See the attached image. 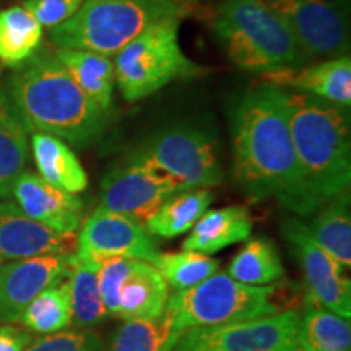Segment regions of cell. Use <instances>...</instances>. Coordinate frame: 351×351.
<instances>
[{
	"mask_svg": "<svg viewBox=\"0 0 351 351\" xmlns=\"http://www.w3.org/2000/svg\"><path fill=\"white\" fill-rule=\"evenodd\" d=\"M232 176L252 202L274 197L285 208L306 217L282 88L262 82L241 98L232 114Z\"/></svg>",
	"mask_w": 351,
	"mask_h": 351,
	"instance_id": "6da1fadb",
	"label": "cell"
},
{
	"mask_svg": "<svg viewBox=\"0 0 351 351\" xmlns=\"http://www.w3.org/2000/svg\"><path fill=\"white\" fill-rule=\"evenodd\" d=\"M8 96L28 132H43L78 148L98 142L108 127L99 109L49 52H36L16 67Z\"/></svg>",
	"mask_w": 351,
	"mask_h": 351,
	"instance_id": "7a4b0ae2",
	"label": "cell"
},
{
	"mask_svg": "<svg viewBox=\"0 0 351 351\" xmlns=\"http://www.w3.org/2000/svg\"><path fill=\"white\" fill-rule=\"evenodd\" d=\"M287 103L306 217H309L350 191V108L300 91H287Z\"/></svg>",
	"mask_w": 351,
	"mask_h": 351,
	"instance_id": "3957f363",
	"label": "cell"
},
{
	"mask_svg": "<svg viewBox=\"0 0 351 351\" xmlns=\"http://www.w3.org/2000/svg\"><path fill=\"white\" fill-rule=\"evenodd\" d=\"M212 28L231 62L247 72L295 69L307 60L291 29L265 0H225Z\"/></svg>",
	"mask_w": 351,
	"mask_h": 351,
	"instance_id": "277c9868",
	"label": "cell"
},
{
	"mask_svg": "<svg viewBox=\"0 0 351 351\" xmlns=\"http://www.w3.org/2000/svg\"><path fill=\"white\" fill-rule=\"evenodd\" d=\"M184 12L181 3L156 0H85L75 15L51 29V41L59 49L111 57L148 26L161 20H181Z\"/></svg>",
	"mask_w": 351,
	"mask_h": 351,
	"instance_id": "5b68a950",
	"label": "cell"
},
{
	"mask_svg": "<svg viewBox=\"0 0 351 351\" xmlns=\"http://www.w3.org/2000/svg\"><path fill=\"white\" fill-rule=\"evenodd\" d=\"M116 83L127 103H135L176 80L205 73L184 54L179 44V20L169 19L148 26L114 59Z\"/></svg>",
	"mask_w": 351,
	"mask_h": 351,
	"instance_id": "8992f818",
	"label": "cell"
},
{
	"mask_svg": "<svg viewBox=\"0 0 351 351\" xmlns=\"http://www.w3.org/2000/svg\"><path fill=\"white\" fill-rule=\"evenodd\" d=\"M125 160L158 171L186 191L215 187L225 181L217 135L191 122L158 130Z\"/></svg>",
	"mask_w": 351,
	"mask_h": 351,
	"instance_id": "52a82bcc",
	"label": "cell"
},
{
	"mask_svg": "<svg viewBox=\"0 0 351 351\" xmlns=\"http://www.w3.org/2000/svg\"><path fill=\"white\" fill-rule=\"evenodd\" d=\"M275 293L276 287H251L217 271L197 287L169 295L166 309L184 332L231 326L280 313Z\"/></svg>",
	"mask_w": 351,
	"mask_h": 351,
	"instance_id": "ba28073f",
	"label": "cell"
},
{
	"mask_svg": "<svg viewBox=\"0 0 351 351\" xmlns=\"http://www.w3.org/2000/svg\"><path fill=\"white\" fill-rule=\"evenodd\" d=\"M298 324L300 313L288 309L231 326L192 328L174 351H302Z\"/></svg>",
	"mask_w": 351,
	"mask_h": 351,
	"instance_id": "9c48e42d",
	"label": "cell"
},
{
	"mask_svg": "<svg viewBox=\"0 0 351 351\" xmlns=\"http://www.w3.org/2000/svg\"><path fill=\"white\" fill-rule=\"evenodd\" d=\"M269 3L291 29L307 59L348 56V0H271Z\"/></svg>",
	"mask_w": 351,
	"mask_h": 351,
	"instance_id": "30bf717a",
	"label": "cell"
},
{
	"mask_svg": "<svg viewBox=\"0 0 351 351\" xmlns=\"http://www.w3.org/2000/svg\"><path fill=\"white\" fill-rule=\"evenodd\" d=\"M283 236L304 274L309 298L340 317H351V282L345 269L324 251L300 218H287Z\"/></svg>",
	"mask_w": 351,
	"mask_h": 351,
	"instance_id": "8fae6325",
	"label": "cell"
},
{
	"mask_svg": "<svg viewBox=\"0 0 351 351\" xmlns=\"http://www.w3.org/2000/svg\"><path fill=\"white\" fill-rule=\"evenodd\" d=\"M182 191L186 189L158 171L125 160L103 178L101 207L145 226L171 197Z\"/></svg>",
	"mask_w": 351,
	"mask_h": 351,
	"instance_id": "7c38bea8",
	"label": "cell"
},
{
	"mask_svg": "<svg viewBox=\"0 0 351 351\" xmlns=\"http://www.w3.org/2000/svg\"><path fill=\"white\" fill-rule=\"evenodd\" d=\"M158 249L143 225L124 215L99 207L82 221L75 256L80 261L98 262L104 257H129L155 263Z\"/></svg>",
	"mask_w": 351,
	"mask_h": 351,
	"instance_id": "4fadbf2b",
	"label": "cell"
},
{
	"mask_svg": "<svg viewBox=\"0 0 351 351\" xmlns=\"http://www.w3.org/2000/svg\"><path fill=\"white\" fill-rule=\"evenodd\" d=\"M75 254H51L0 263V322H20L26 306L69 278Z\"/></svg>",
	"mask_w": 351,
	"mask_h": 351,
	"instance_id": "5bb4252c",
	"label": "cell"
},
{
	"mask_svg": "<svg viewBox=\"0 0 351 351\" xmlns=\"http://www.w3.org/2000/svg\"><path fill=\"white\" fill-rule=\"evenodd\" d=\"M77 236L34 221L15 202L0 200V261L75 254Z\"/></svg>",
	"mask_w": 351,
	"mask_h": 351,
	"instance_id": "9a60e30c",
	"label": "cell"
},
{
	"mask_svg": "<svg viewBox=\"0 0 351 351\" xmlns=\"http://www.w3.org/2000/svg\"><path fill=\"white\" fill-rule=\"evenodd\" d=\"M15 204L34 221L59 232L75 234L83 221V202L75 194L52 187L38 174L25 173L12 189Z\"/></svg>",
	"mask_w": 351,
	"mask_h": 351,
	"instance_id": "2e32d148",
	"label": "cell"
},
{
	"mask_svg": "<svg viewBox=\"0 0 351 351\" xmlns=\"http://www.w3.org/2000/svg\"><path fill=\"white\" fill-rule=\"evenodd\" d=\"M263 82L282 90L309 93L339 106L351 104V59L350 56L328 59L311 67H287L263 73Z\"/></svg>",
	"mask_w": 351,
	"mask_h": 351,
	"instance_id": "e0dca14e",
	"label": "cell"
},
{
	"mask_svg": "<svg viewBox=\"0 0 351 351\" xmlns=\"http://www.w3.org/2000/svg\"><path fill=\"white\" fill-rule=\"evenodd\" d=\"M252 217L241 205L210 210L202 215L182 243V251H194L213 256L225 247L249 239L252 232Z\"/></svg>",
	"mask_w": 351,
	"mask_h": 351,
	"instance_id": "ac0fdd59",
	"label": "cell"
},
{
	"mask_svg": "<svg viewBox=\"0 0 351 351\" xmlns=\"http://www.w3.org/2000/svg\"><path fill=\"white\" fill-rule=\"evenodd\" d=\"M169 298V287L152 263L134 261V265L119 291L116 319H155L163 314Z\"/></svg>",
	"mask_w": 351,
	"mask_h": 351,
	"instance_id": "d6986e66",
	"label": "cell"
},
{
	"mask_svg": "<svg viewBox=\"0 0 351 351\" xmlns=\"http://www.w3.org/2000/svg\"><path fill=\"white\" fill-rule=\"evenodd\" d=\"M32 152L39 178L52 187L80 194L88 187V174L72 148L64 140L54 135L34 132L32 137Z\"/></svg>",
	"mask_w": 351,
	"mask_h": 351,
	"instance_id": "ffe728a7",
	"label": "cell"
},
{
	"mask_svg": "<svg viewBox=\"0 0 351 351\" xmlns=\"http://www.w3.org/2000/svg\"><path fill=\"white\" fill-rule=\"evenodd\" d=\"M28 147V129L0 85V200L12 197L13 184L25 173Z\"/></svg>",
	"mask_w": 351,
	"mask_h": 351,
	"instance_id": "44dd1931",
	"label": "cell"
},
{
	"mask_svg": "<svg viewBox=\"0 0 351 351\" xmlns=\"http://www.w3.org/2000/svg\"><path fill=\"white\" fill-rule=\"evenodd\" d=\"M56 57L83 93L99 109L109 112L116 85V72L111 57L75 49H59Z\"/></svg>",
	"mask_w": 351,
	"mask_h": 351,
	"instance_id": "7402d4cb",
	"label": "cell"
},
{
	"mask_svg": "<svg viewBox=\"0 0 351 351\" xmlns=\"http://www.w3.org/2000/svg\"><path fill=\"white\" fill-rule=\"evenodd\" d=\"M184 333L165 307L160 317L124 320L112 333L109 351H174Z\"/></svg>",
	"mask_w": 351,
	"mask_h": 351,
	"instance_id": "603a6c76",
	"label": "cell"
},
{
	"mask_svg": "<svg viewBox=\"0 0 351 351\" xmlns=\"http://www.w3.org/2000/svg\"><path fill=\"white\" fill-rule=\"evenodd\" d=\"M213 202V194L210 189H189L166 202V204L150 218L145 225V230L150 236L163 239H174L186 234L194 228L208 212Z\"/></svg>",
	"mask_w": 351,
	"mask_h": 351,
	"instance_id": "cb8c5ba5",
	"label": "cell"
},
{
	"mask_svg": "<svg viewBox=\"0 0 351 351\" xmlns=\"http://www.w3.org/2000/svg\"><path fill=\"white\" fill-rule=\"evenodd\" d=\"M307 228L320 247L348 270L351 267V210L348 192L322 205Z\"/></svg>",
	"mask_w": 351,
	"mask_h": 351,
	"instance_id": "d4e9b609",
	"label": "cell"
},
{
	"mask_svg": "<svg viewBox=\"0 0 351 351\" xmlns=\"http://www.w3.org/2000/svg\"><path fill=\"white\" fill-rule=\"evenodd\" d=\"M43 43V26L23 5L0 12V62L16 69L36 54Z\"/></svg>",
	"mask_w": 351,
	"mask_h": 351,
	"instance_id": "484cf974",
	"label": "cell"
},
{
	"mask_svg": "<svg viewBox=\"0 0 351 351\" xmlns=\"http://www.w3.org/2000/svg\"><path fill=\"white\" fill-rule=\"evenodd\" d=\"M298 340L302 351H351L350 320L311 300L300 314Z\"/></svg>",
	"mask_w": 351,
	"mask_h": 351,
	"instance_id": "4316f807",
	"label": "cell"
},
{
	"mask_svg": "<svg viewBox=\"0 0 351 351\" xmlns=\"http://www.w3.org/2000/svg\"><path fill=\"white\" fill-rule=\"evenodd\" d=\"M226 274L239 283L267 287L282 278L285 267L274 241L265 236H257L249 239L236 254Z\"/></svg>",
	"mask_w": 351,
	"mask_h": 351,
	"instance_id": "83f0119b",
	"label": "cell"
},
{
	"mask_svg": "<svg viewBox=\"0 0 351 351\" xmlns=\"http://www.w3.org/2000/svg\"><path fill=\"white\" fill-rule=\"evenodd\" d=\"M67 283L73 326L78 328H93L108 317L96 278V262L80 261L73 256Z\"/></svg>",
	"mask_w": 351,
	"mask_h": 351,
	"instance_id": "f1b7e54d",
	"label": "cell"
},
{
	"mask_svg": "<svg viewBox=\"0 0 351 351\" xmlns=\"http://www.w3.org/2000/svg\"><path fill=\"white\" fill-rule=\"evenodd\" d=\"M20 322L28 330L44 333L62 332L72 326V304L67 280L52 285L34 298L21 314Z\"/></svg>",
	"mask_w": 351,
	"mask_h": 351,
	"instance_id": "f546056e",
	"label": "cell"
},
{
	"mask_svg": "<svg viewBox=\"0 0 351 351\" xmlns=\"http://www.w3.org/2000/svg\"><path fill=\"white\" fill-rule=\"evenodd\" d=\"M153 265L163 275L165 282L174 291H182L217 274L219 261L194 251L158 254Z\"/></svg>",
	"mask_w": 351,
	"mask_h": 351,
	"instance_id": "4dcf8cb0",
	"label": "cell"
},
{
	"mask_svg": "<svg viewBox=\"0 0 351 351\" xmlns=\"http://www.w3.org/2000/svg\"><path fill=\"white\" fill-rule=\"evenodd\" d=\"M135 258L129 257H104L96 262V278L106 314L116 317L119 309V291L122 283L129 275Z\"/></svg>",
	"mask_w": 351,
	"mask_h": 351,
	"instance_id": "1f68e13d",
	"label": "cell"
},
{
	"mask_svg": "<svg viewBox=\"0 0 351 351\" xmlns=\"http://www.w3.org/2000/svg\"><path fill=\"white\" fill-rule=\"evenodd\" d=\"M23 351H106V348L91 328H77L44 335L33 340Z\"/></svg>",
	"mask_w": 351,
	"mask_h": 351,
	"instance_id": "d6a6232c",
	"label": "cell"
},
{
	"mask_svg": "<svg viewBox=\"0 0 351 351\" xmlns=\"http://www.w3.org/2000/svg\"><path fill=\"white\" fill-rule=\"evenodd\" d=\"M83 2L85 0H25L23 7L43 28L46 26L52 29L75 15Z\"/></svg>",
	"mask_w": 351,
	"mask_h": 351,
	"instance_id": "836d02e7",
	"label": "cell"
},
{
	"mask_svg": "<svg viewBox=\"0 0 351 351\" xmlns=\"http://www.w3.org/2000/svg\"><path fill=\"white\" fill-rule=\"evenodd\" d=\"M33 341L32 333L15 326H0V351H23Z\"/></svg>",
	"mask_w": 351,
	"mask_h": 351,
	"instance_id": "e575fe53",
	"label": "cell"
},
{
	"mask_svg": "<svg viewBox=\"0 0 351 351\" xmlns=\"http://www.w3.org/2000/svg\"><path fill=\"white\" fill-rule=\"evenodd\" d=\"M156 2H173V3H181V2H189V0H156Z\"/></svg>",
	"mask_w": 351,
	"mask_h": 351,
	"instance_id": "d590c367",
	"label": "cell"
},
{
	"mask_svg": "<svg viewBox=\"0 0 351 351\" xmlns=\"http://www.w3.org/2000/svg\"><path fill=\"white\" fill-rule=\"evenodd\" d=\"M0 263H2V261H0Z\"/></svg>",
	"mask_w": 351,
	"mask_h": 351,
	"instance_id": "8d00e7d4",
	"label": "cell"
},
{
	"mask_svg": "<svg viewBox=\"0 0 351 351\" xmlns=\"http://www.w3.org/2000/svg\"><path fill=\"white\" fill-rule=\"evenodd\" d=\"M270 2H271V0H270Z\"/></svg>",
	"mask_w": 351,
	"mask_h": 351,
	"instance_id": "74e56055",
	"label": "cell"
}]
</instances>
